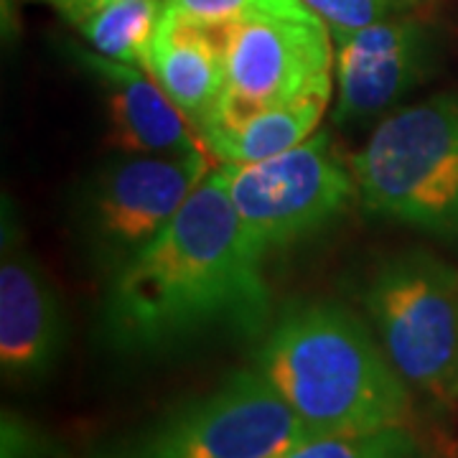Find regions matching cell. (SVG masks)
<instances>
[{
    "label": "cell",
    "mask_w": 458,
    "mask_h": 458,
    "mask_svg": "<svg viewBox=\"0 0 458 458\" xmlns=\"http://www.w3.org/2000/svg\"><path fill=\"white\" fill-rule=\"evenodd\" d=\"M148 74L199 131L227 89V26L201 23L165 3Z\"/></svg>",
    "instance_id": "obj_12"
},
{
    "label": "cell",
    "mask_w": 458,
    "mask_h": 458,
    "mask_svg": "<svg viewBox=\"0 0 458 458\" xmlns=\"http://www.w3.org/2000/svg\"><path fill=\"white\" fill-rule=\"evenodd\" d=\"M36 3L51 5L59 16L64 18L66 23H77L87 11L98 8L102 3H110V0H36Z\"/></svg>",
    "instance_id": "obj_19"
},
{
    "label": "cell",
    "mask_w": 458,
    "mask_h": 458,
    "mask_svg": "<svg viewBox=\"0 0 458 458\" xmlns=\"http://www.w3.org/2000/svg\"><path fill=\"white\" fill-rule=\"evenodd\" d=\"M331 41L328 26L313 11L227 26V89L207 123L237 120L311 95L331 98Z\"/></svg>",
    "instance_id": "obj_8"
},
{
    "label": "cell",
    "mask_w": 458,
    "mask_h": 458,
    "mask_svg": "<svg viewBox=\"0 0 458 458\" xmlns=\"http://www.w3.org/2000/svg\"><path fill=\"white\" fill-rule=\"evenodd\" d=\"M207 150L123 153L95 168L74 197V237L102 278H114L164 232L212 174Z\"/></svg>",
    "instance_id": "obj_4"
},
{
    "label": "cell",
    "mask_w": 458,
    "mask_h": 458,
    "mask_svg": "<svg viewBox=\"0 0 458 458\" xmlns=\"http://www.w3.org/2000/svg\"><path fill=\"white\" fill-rule=\"evenodd\" d=\"M255 369L311 436L405 426L410 387L382 344L344 306L295 303L270 321Z\"/></svg>",
    "instance_id": "obj_2"
},
{
    "label": "cell",
    "mask_w": 458,
    "mask_h": 458,
    "mask_svg": "<svg viewBox=\"0 0 458 458\" xmlns=\"http://www.w3.org/2000/svg\"><path fill=\"white\" fill-rule=\"evenodd\" d=\"M227 189L212 168L174 222L107 280L102 336L123 357H158L214 334L262 336L273 298Z\"/></svg>",
    "instance_id": "obj_1"
},
{
    "label": "cell",
    "mask_w": 458,
    "mask_h": 458,
    "mask_svg": "<svg viewBox=\"0 0 458 458\" xmlns=\"http://www.w3.org/2000/svg\"><path fill=\"white\" fill-rule=\"evenodd\" d=\"M349 165L364 212L458 240V92L382 120Z\"/></svg>",
    "instance_id": "obj_3"
},
{
    "label": "cell",
    "mask_w": 458,
    "mask_h": 458,
    "mask_svg": "<svg viewBox=\"0 0 458 458\" xmlns=\"http://www.w3.org/2000/svg\"><path fill=\"white\" fill-rule=\"evenodd\" d=\"M216 174L260 258L327 227L357 199L352 165L327 131L265 161L219 164Z\"/></svg>",
    "instance_id": "obj_7"
},
{
    "label": "cell",
    "mask_w": 458,
    "mask_h": 458,
    "mask_svg": "<svg viewBox=\"0 0 458 458\" xmlns=\"http://www.w3.org/2000/svg\"><path fill=\"white\" fill-rule=\"evenodd\" d=\"M328 31H357L393 16H403L415 0H303Z\"/></svg>",
    "instance_id": "obj_17"
},
{
    "label": "cell",
    "mask_w": 458,
    "mask_h": 458,
    "mask_svg": "<svg viewBox=\"0 0 458 458\" xmlns=\"http://www.w3.org/2000/svg\"><path fill=\"white\" fill-rule=\"evenodd\" d=\"M168 0H110L87 11L77 23L89 49L123 64L143 66L153 49Z\"/></svg>",
    "instance_id": "obj_14"
},
{
    "label": "cell",
    "mask_w": 458,
    "mask_h": 458,
    "mask_svg": "<svg viewBox=\"0 0 458 458\" xmlns=\"http://www.w3.org/2000/svg\"><path fill=\"white\" fill-rule=\"evenodd\" d=\"M306 438L309 428L252 367L99 448L95 458H278Z\"/></svg>",
    "instance_id": "obj_6"
},
{
    "label": "cell",
    "mask_w": 458,
    "mask_h": 458,
    "mask_svg": "<svg viewBox=\"0 0 458 458\" xmlns=\"http://www.w3.org/2000/svg\"><path fill=\"white\" fill-rule=\"evenodd\" d=\"M377 339L397 375L436 405L458 400V267L410 250L382 262L364 288Z\"/></svg>",
    "instance_id": "obj_5"
},
{
    "label": "cell",
    "mask_w": 458,
    "mask_h": 458,
    "mask_svg": "<svg viewBox=\"0 0 458 458\" xmlns=\"http://www.w3.org/2000/svg\"><path fill=\"white\" fill-rule=\"evenodd\" d=\"M3 458H49V443L18 415H3Z\"/></svg>",
    "instance_id": "obj_18"
},
{
    "label": "cell",
    "mask_w": 458,
    "mask_h": 458,
    "mask_svg": "<svg viewBox=\"0 0 458 458\" xmlns=\"http://www.w3.org/2000/svg\"><path fill=\"white\" fill-rule=\"evenodd\" d=\"M278 458H426V451L408 426L369 433L311 436Z\"/></svg>",
    "instance_id": "obj_15"
},
{
    "label": "cell",
    "mask_w": 458,
    "mask_h": 458,
    "mask_svg": "<svg viewBox=\"0 0 458 458\" xmlns=\"http://www.w3.org/2000/svg\"><path fill=\"white\" fill-rule=\"evenodd\" d=\"M168 5L209 26H237L255 18L303 16L311 11L303 0H168Z\"/></svg>",
    "instance_id": "obj_16"
},
{
    "label": "cell",
    "mask_w": 458,
    "mask_h": 458,
    "mask_svg": "<svg viewBox=\"0 0 458 458\" xmlns=\"http://www.w3.org/2000/svg\"><path fill=\"white\" fill-rule=\"evenodd\" d=\"M74 54L105 98L110 140L120 153L183 156L207 150L197 125L143 66L114 62L98 51Z\"/></svg>",
    "instance_id": "obj_11"
},
{
    "label": "cell",
    "mask_w": 458,
    "mask_h": 458,
    "mask_svg": "<svg viewBox=\"0 0 458 458\" xmlns=\"http://www.w3.org/2000/svg\"><path fill=\"white\" fill-rule=\"evenodd\" d=\"M331 38L336 44V125L387 113L436 64L433 33L423 21L405 13L357 31L331 33Z\"/></svg>",
    "instance_id": "obj_9"
},
{
    "label": "cell",
    "mask_w": 458,
    "mask_h": 458,
    "mask_svg": "<svg viewBox=\"0 0 458 458\" xmlns=\"http://www.w3.org/2000/svg\"><path fill=\"white\" fill-rule=\"evenodd\" d=\"M327 95L295 99L288 105L265 107L237 120H219L199 128L201 143L212 161L219 164H255L291 150L316 132L328 107Z\"/></svg>",
    "instance_id": "obj_13"
},
{
    "label": "cell",
    "mask_w": 458,
    "mask_h": 458,
    "mask_svg": "<svg viewBox=\"0 0 458 458\" xmlns=\"http://www.w3.org/2000/svg\"><path fill=\"white\" fill-rule=\"evenodd\" d=\"M64 346V311L49 276L5 229L0 262V367L5 382H44L56 369Z\"/></svg>",
    "instance_id": "obj_10"
}]
</instances>
